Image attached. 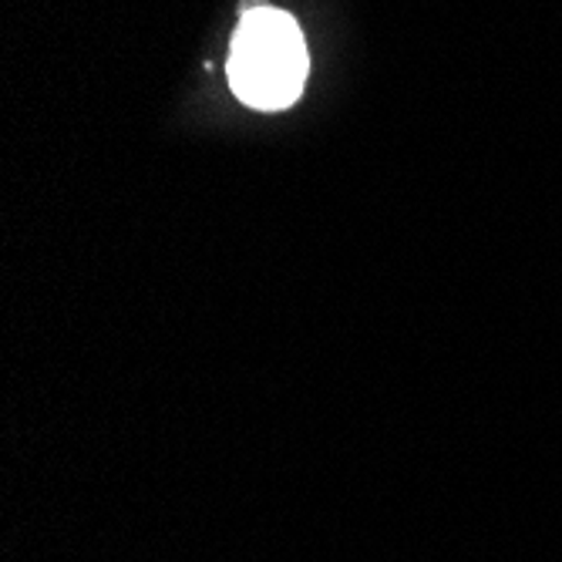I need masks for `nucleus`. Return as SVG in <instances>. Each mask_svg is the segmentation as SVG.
I'll return each mask as SVG.
<instances>
[{"instance_id":"nucleus-1","label":"nucleus","mask_w":562,"mask_h":562,"mask_svg":"<svg viewBox=\"0 0 562 562\" xmlns=\"http://www.w3.org/2000/svg\"><path fill=\"white\" fill-rule=\"evenodd\" d=\"M229 81L252 109L277 112L293 105L306 81V44L296 21L273 8L246 11L233 37Z\"/></svg>"}]
</instances>
